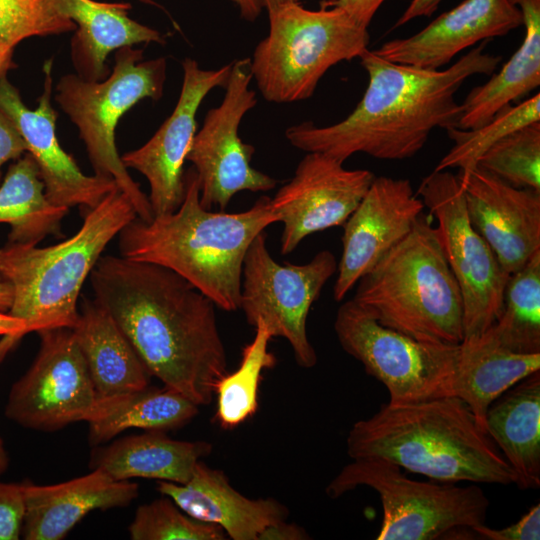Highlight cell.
<instances>
[{
	"label": "cell",
	"instance_id": "5b68a950",
	"mask_svg": "<svg viewBox=\"0 0 540 540\" xmlns=\"http://www.w3.org/2000/svg\"><path fill=\"white\" fill-rule=\"evenodd\" d=\"M81 227L51 246L8 243L0 248V279L13 292L9 313L24 320L26 333L73 328L84 282L107 245L137 217L118 187L95 207L84 208Z\"/></svg>",
	"mask_w": 540,
	"mask_h": 540
},
{
	"label": "cell",
	"instance_id": "bcb514c9",
	"mask_svg": "<svg viewBox=\"0 0 540 540\" xmlns=\"http://www.w3.org/2000/svg\"><path fill=\"white\" fill-rule=\"evenodd\" d=\"M13 292L11 285L0 279V311L8 312L11 308Z\"/></svg>",
	"mask_w": 540,
	"mask_h": 540
},
{
	"label": "cell",
	"instance_id": "cb8c5ba5",
	"mask_svg": "<svg viewBox=\"0 0 540 540\" xmlns=\"http://www.w3.org/2000/svg\"><path fill=\"white\" fill-rule=\"evenodd\" d=\"M485 430L513 470L518 488H539V371L519 381L489 406Z\"/></svg>",
	"mask_w": 540,
	"mask_h": 540
},
{
	"label": "cell",
	"instance_id": "d4e9b609",
	"mask_svg": "<svg viewBox=\"0 0 540 540\" xmlns=\"http://www.w3.org/2000/svg\"><path fill=\"white\" fill-rule=\"evenodd\" d=\"M211 451L212 445L206 441L176 440L163 431H144L96 450L90 466L114 480L144 478L183 484Z\"/></svg>",
	"mask_w": 540,
	"mask_h": 540
},
{
	"label": "cell",
	"instance_id": "836d02e7",
	"mask_svg": "<svg viewBox=\"0 0 540 540\" xmlns=\"http://www.w3.org/2000/svg\"><path fill=\"white\" fill-rule=\"evenodd\" d=\"M476 167L513 187L540 191V121L495 142Z\"/></svg>",
	"mask_w": 540,
	"mask_h": 540
},
{
	"label": "cell",
	"instance_id": "277c9868",
	"mask_svg": "<svg viewBox=\"0 0 540 540\" xmlns=\"http://www.w3.org/2000/svg\"><path fill=\"white\" fill-rule=\"evenodd\" d=\"M352 459L380 458L430 479L508 485L516 477L500 450L456 396L384 404L353 424Z\"/></svg>",
	"mask_w": 540,
	"mask_h": 540
},
{
	"label": "cell",
	"instance_id": "8fae6325",
	"mask_svg": "<svg viewBox=\"0 0 540 540\" xmlns=\"http://www.w3.org/2000/svg\"><path fill=\"white\" fill-rule=\"evenodd\" d=\"M417 195L437 220L436 232L460 289L463 340L477 338L499 317L509 275L471 224L455 174L433 170L422 180Z\"/></svg>",
	"mask_w": 540,
	"mask_h": 540
},
{
	"label": "cell",
	"instance_id": "74e56055",
	"mask_svg": "<svg viewBox=\"0 0 540 540\" xmlns=\"http://www.w3.org/2000/svg\"><path fill=\"white\" fill-rule=\"evenodd\" d=\"M478 538L488 540H539L540 539V505L532 506L517 522L501 528L493 529L485 524L474 527Z\"/></svg>",
	"mask_w": 540,
	"mask_h": 540
},
{
	"label": "cell",
	"instance_id": "ffe728a7",
	"mask_svg": "<svg viewBox=\"0 0 540 540\" xmlns=\"http://www.w3.org/2000/svg\"><path fill=\"white\" fill-rule=\"evenodd\" d=\"M520 26L521 11L511 0H464L416 34L390 40L373 51L391 62L437 70L459 52Z\"/></svg>",
	"mask_w": 540,
	"mask_h": 540
},
{
	"label": "cell",
	"instance_id": "ab89813d",
	"mask_svg": "<svg viewBox=\"0 0 540 540\" xmlns=\"http://www.w3.org/2000/svg\"><path fill=\"white\" fill-rule=\"evenodd\" d=\"M385 0H325L321 6L337 7L359 25L368 28L373 16Z\"/></svg>",
	"mask_w": 540,
	"mask_h": 540
},
{
	"label": "cell",
	"instance_id": "ba28073f",
	"mask_svg": "<svg viewBox=\"0 0 540 540\" xmlns=\"http://www.w3.org/2000/svg\"><path fill=\"white\" fill-rule=\"evenodd\" d=\"M165 58L143 59L142 49L115 51L111 74L102 81H87L66 74L56 85L55 101L78 128L96 175L112 178L131 201L137 217L150 221L154 214L148 196L122 162L115 142L119 119L136 103L159 100L166 80Z\"/></svg>",
	"mask_w": 540,
	"mask_h": 540
},
{
	"label": "cell",
	"instance_id": "5bb4252c",
	"mask_svg": "<svg viewBox=\"0 0 540 540\" xmlns=\"http://www.w3.org/2000/svg\"><path fill=\"white\" fill-rule=\"evenodd\" d=\"M37 333L39 351L12 385L5 416L24 428L42 432L85 422L97 395L72 328Z\"/></svg>",
	"mask_w": 540,
	"mask_h": 540
},
{
	"label": "cell",
	"instance_id": "4fadbf2b",
	"mask_svg": "<svg viewBox=\"0 0 540 540\" xmlns=\"http://www.w3.org/2000/svg\"><path fill=\"white\" fill-rule=\"evenodd\" d=\"M231 63L223 100L205 115L186 157L197 175L200 204L207 210L217 206L223 211L238 192L269 191L277 184L251 166L255 148L239 136L243 117L257 104L250 88V58Z\"/></svg>",
	"mask_w": 540,
	"mask_h": 540
},
{
	"label": "cell",
	"instance_id": "4316f807",
	"mask_svg": "<svg viewBox=\"0 0 540 540\" xmlns=\"http://www.w3.org/2000/svg\"><path fill=\"white\" fill-rule=\"evenodd\" d=\"M537 371H540V353L511 352L500 346L487 330L481 336L465 339L457 345L452 396L460 398L469 407L485 430L489 406L505 391Z\"/></svg>",
	"mask_w": 540,
	"mask_h": 540
},
{
	"label": "cell",
	"instance_id": "ac0fdd59",
	"mask_svg": "<svg viewBox=\"0 0 540 540\" xmlns=\"http://www.w3.org/2000/svg\"><path fill=\"white\" fill-rule=\"evenodd\" d=\"M424 204L410 180L375 177L349 216L342 236V255L333 288L341 301L414 227Z\"/></svg>",
	"mask_w": 540,
	"mask_h": 540
},
{
	"label": "cell",
	"instance_id": "83f0119b",
	"mask_svg": "<svg viewBox=\"0 0 540 540\" xmlns=\"http://www.w3.org/2000/svg\"><path fill=\"white\" fill-rule=\"evenodd\" d=\"M522 14V44L483 85L473 88L461 104L457 128L470 130L540 85V0H511Z\"/></svg>",
	"mask_w": 540,
	"mask_h": 540
},
{
	"label": "cell",
	"instance_id": "60d3db41",
	"mask_svg": "<svg viewBox=\"0 0 540 540\" xmlns=\"http://www.w3.org/2000/svg\"><path fill=\"white\" fill-rule=\"evenodd\" d=\"M26 323L24 320L0 311V362L6 354L26 335Z\"/></svg>",
	"mask_w": 540,
	"mask_h": 540
},
{
	"label": "cell",
	"instance_id": "3957f363",
	"mask_svg": "<svg viewBox=\"0 0 540 540\" xmlns=\"http://www.w3.org/2000/svg\"><path fill=\"white\" fill-rule=\"evenodd\" d=\"M276 222L279 216L268 196L239 213L205 209L191 167L185 171V194L178 209L148 222L133 219L118 234L119 252L176 272L216 307L232 312L240 308L246 251L258 234Z\"/></svg>",
	"mask_w": 540,
	"mask_h": 540
},
{
	"label": "cell",
	"instance_id": "f1b7e54d",
	"mask_svg": "<svg viewBox=\"0 0 540 540\" xmlns=\"http://www.w3.org/2000/svg\"><path fill=\"white\" fill-rule=\"evenodd\" d=\"M199 413V406L167 387L149 385L107 397H97L87 419L93 445L111 441L131 428L163 431L179 428Z\"/></svg>",
	"mask_w": 540,
	"mask_h": 540
},
{
	"label": "cell",
	"instance_id": "b9f144b4",
	"mask_svg": "<svg viewBox=\"0 0 540 540\" xmlns=\"http://www.w3.org/2000/svg\"><path fill=\"white\" fill-rule=\"evenodd\" d=\"M443 0H412L403 14L393 26L398 28L411 20L423 16H431L439 7Z\"/></svg>",
	"mask_w": 540,
	"mask_h": 540
},
{
	"label": "cell",
	"instance_id": "52a82bcc",
	"mask_svg": "<svg viewBox=\"0 0 540 540\" xmlns=\"http://www.w3.org/2000/svg\"><path fill=\"white\" fill-rule=\"evenodd\" d=\"M268 18V34L250 59L252 78L268 102L310 98L331 67L368 49V28L337 7L288 3L268 11Z\"/></svg>",
	"mask_w": 540,
	"mask_h": 540
},
{
	"label": "cell",
	"instance_id": "f6af8a7d",
	"mask_svg": "<svg viewBox=\"0 0 540 540\" xmlns=\"http://www.w3.org/2000/svg\"><path fill=\"white\" fill-rule=\"evenodd\" d=\"M13 53L14 47L0 43V79L5 77L10 69L16 67Z\"/></svg>",
	"mask_w": 540,
	"mask_h": 540
},
{
	"label": "cell",
	"instance_id": "f546056e",
	"mask_svg": "<svg viewBox=\"0 0 540 540\" xmlns=\"http://www.w3.org/2000/svg\"><path fill=\"white\" fill-rule=\"evenodd\" d=\"M69 208L52 204L38 166L26 152L15 160L0 184V223L10 227L8 243L38 245L48 235L61 233Z\"/></svg>",
	"mask_w": 540,
	"mask_h": 540
},
{
	"label": "cell",
	"instance_id": "7dc6e473",
	"mask_svg": "<svg viewBox=\"0 0 540 540\" xmlns=\"http://www.w3.org/2000/svg\"><path fill=\"white\" fill-rule=\"evenodd\" d=\"M9 466V455L3 439L0 436V477L7 471Z\"/></svg>",
	"mask_w": 540,
	"mask_h": 540
},
{
	"label": "cell",
	"instance_id": "4dcf8cb0",
	"mask_svg": "<svg viewBox=\"0 0 540 540\" xmlns=\"http://www.w3.org/2000/svg\"><path fill=\"white\" fill-rule=\"evenodd\" d=\"M488 332L511 352L540 353V250L509 275L501 312Z\"/></svg>",
	"mask_w": 540,
	"mask_h": 540
},
{
	"label": "cell",
	"instance_id": "7bdbcfd3",
	"mask_svg": "<svg viewBox=\"0 0 540 540\" xmlns=\"http://www.w3.org/2000/svg\"><path fill=\"white\" fill-rule=\"evenodd\" d=\"M305 531L295 526L282 521L276 525L269 527L261 536L260 539H308Z\"/></svg>",
	"mask_w": 540,
	"mask_h": 540
},
{
	"label": "cell",
	"instance_id": "2e32d148",
	"mask_svg": "<svg viewBox=\"0 0 540 540\" xmlns=\"http://www.w3.org/2000/svg\"><path fill=\"white\" fill-rule=\"evenodd\" d=\"M374 178L369 170H349L329 155L307 152L292 179L271 198L283 224L281 254L294 251L308 235L343 226Z\"/></svg>",
	"mask_w": 540,
	"mask_h": 540
},
{
	"label": "cell",
	"instance_id": "7402d4cb",
	"mask_svg": "<svg viewBox=\"0 0 540 540\" xmlns=\"http://www.w3.org/2000/svg\"><path fill=\"white\" fill-rule=\"evenodd\" d=\"M26 540H61L95 510L125 507L139 494L131 480H114L100 469L51 485L22 484Z\"/></svg>",
	"mask_w": 540,
	"mask_h": 540
},
{
	"label": "cell",
	"instance_id": "484cf974",
	"mask_svg": "<svg viewBox=\"0 0 540 540\" xmlns=\"http://www.w3.org/2000/svg\"><path fill=\"white\" fill-rule=\"evenodd\" d=\"M97 397L149 385L150 373L111 315L95 300L81 302L72 328Z\"/></svg>",
	"mask_w": 540,
	"mask_h": 540
},
{
	"label": "cell",
	"instance_id": "d6a6232c",
	"mask_svg": "<svg viewBox=\"0 0 540 540\" xmlns=\"http://www.w3.org/2000/svg\"><path fill=\"white\" fill-rule=\"evenodd\" d=\"M540 121V94L498 111L486 124L470 130L451 128L447 134L454 145L440 160L434 170L452 168L470 169L476 166L480 156L495 142L508 134Z\"/></svg>",
	"mask_w": 540,
	"mask_h": 540
},
{
	"label": "cell",
	"instance_id": "f35d334b",
	"mask_svg": "<svg viewBox=\"0 0 540 540\" xmlns=\"http://www.w3.org/2000/svg\"><path fill=\"white\" fill-rule=\"evenodd\" d=\"M26 152L27 145L18 129L8 115L0 109V184L2 166L11 160H17Z\"/></svg>",
	"mask_w": 540,
	"mask_h": 540
},
{
	"label": "cell",
	"instance_id": "c3c4849f",
	"mask_svg": "<svg viewBox=\"0 0 540 540\" xmlns=\"http://www.w3.org/2000/svg\"><path fill=\"white\" fill-rule=\"evenodd\" d=\"M263 4V8H266L267 12L277 8L281 5L288 4V3H299L300 0H261Z\"/></svg>",
	"mask_w": 540,
	"mask_h": 540
},
{
	"label": "cell",
	"instance_id": "d6986e66",
	"mask_svg": "<svg viewBox=\"0 0 540 540\" xmlns=\"http://www.w3.org/2000/svg\"><path fill=\"white\" fill-rule=\"evenodd\" d=\"M456 176L471 224L502 269L516 272L540 250V191L513 187L476 166Z\"/></svg>",
	"mask_w": 540,
	"mask_h": 540
},
{
	"label": "cell",
	"instance_id": "e0dca14e",
	"mask_svg": "<svg viewBox=\"0 0 540 540\" xmlns=\"http://www.w3.org/2000/svg\"><path fill=\"white\" fill-rule=\"evenodd\" d=\"M53 60L43 66V92L35 109L28 108L5 77L0 79V109L12 120L35 160L48 200L59 207H95L117 187L112 178L85 175L56 137L57 113L52 106Z\"/></svg>",
	"mask_w": 540,
	"mask_h": 540
},
{
	"label": "cell",
	"instance_id": "9c48e42d",
	"mask_svg": "<svg viewBox=\"0 0 540 540\" xmlns=\"http://www.w3.org/2000/svg\"><path fill=\"white\" fill-rule=\"evenodd\" d=\"M359 486L379 495L383 518L378 540H435L475 535L485 524L490 501L476 485L435 484L408 478L380 458H358L345 465L326 487L338 498Z\"/></svg>",
	"mask_w": 540,
	"mask_h": 540
},
{
	"label": "cell",
	"instance_id": "9a60e30c",
	"mask_svg": "<svg viewBox=\"0 0 540 540\" xmlns=\"http://www.w3.org/2000/svg\"><path fill=\"white\" fill-rule=\"evenodd\" d=\"M231 65L206 70L196 60L185 58L182 87L173 112L144 145L121 156L127 169L132 168L147 179L154 216L172 213L182 203L184 163L197 132V111L212 89L225 87Z\"/></svg>",
	"mask_w": 540,
	"mask_h": 540
},
{
	"label": "cell",
	"instance_id": "8992f818",
	"mask_svg": "<svg viewBox=\"0 0 540 540\" xmlns=\"http://www.w3.org/2000/svg\"><path fill=\"white\" fill-rule=\"evenodd\" d=\"M357 284L353 300L382 325L425 343L463 341L460 289L423 215Z\"/></svg>",
	"mask_w": 540,
	"mask_h": 540
},
{
	"label": "cell",
	"instance_id": "7c38bea8",
	"mask_svg": "<svg viewBox=\"0 0 540 540\" xmlns=\"http://www.w3.org/2000/svg\"><path fill=\"white\" fill-rule=\"evenodd\" d=\"M265 231L248 247L242 268L240 308L248 324L262 321L272 338L286 339L297 364L312 368L317 363L306 321L312 304L338 263L329 250L318 252L305 264H279L271 256Z\"/></svg>",
	"mask_w": 540,
	"mask_h": 540
},
{
	"label": "cell",
	"instance_id": "ee69618b",
	"mask_svg": "<svg viewBox=\"0 0 540 540\" xmlns=\"http://www.w3.org/2000/svg\"><path fill=\"white\" fill-rule=\"evenodd\" d=\"M144 4L156 5L153 0H139ZM239 9L240 15L247 21H255L259 16L263 4L261 0H230Z\"/></svg>",
	"mask_w": 540,
	"mask_h": 540
},
{
	"label": "cell",
	"instance_id": "44dd1931",
	"mask_svg": "<svg viewBox=\"0 0 540 540\" xmlns=\"http://www.w3.org/2000/svg\"><path fill=\"white\" fill-rule=\"evenodd\" d=\"M156 488L188 516L219 526L233 540H259L288 516L286 506L276 499L244 496L223 471L201 460L186 483L157 481Z\"/></svg>",
	"mask_w": 540,
	"mask_h": 540
},
{
	"label": "cell",
	"instance_id": "603a6c76",
	"mask_svg": "<svg viewBox=\"0 0 540 540\" xmlns=\"http://www.w3.org/2000/svg\"><path fill=\"white\" fill-rule=\"evenodd\" d=\"M58 15L72 20L76 31L71 39V60L76 74L87 81L109 76L105 64L112 51L152 42L165 44L164 36L128 16L130 3L95 0H48Z\"/></svg>",
	"mask_w": 540,
	"mask_h": 540
},
{
	"label": "cell",
	"instance_id": "6da1fadb",
	"mask_svg": "<svg viewBox=\"0 0 540 540\" xmlns=\"http://www.w3.org/2000/svg\"><path fill=\"white\" fill-rule=\"evenodd\" d=\"M89 279L150 375L209 404L228 373L214 302L176 272L120 255H102Z\"/></svg>",
	"mask_w": 540,
	"mask_h": 540
},
{
	"label": "cell",
	"instance_id": "1f68e13d",
	"mask_svg": "<svg viewBox=\"0 0 540 540\" xmlns=\"http://www.w3.org/2000/svg\"><path fill=\"white\" fill-rule=\"evenodd\" d=\"M253 340L244 347L239 367L217 384L215 419L224 429H232L253 416L258 408V386L265 369L276 364L268 350L272 336L262 321L254 325Z\"/></svg>",
	"mask_w": 540,
	"mask_h": 540
},
{
	"label": "cell",
	"instance_id": "30bf717a",
	"mask_svg": "<svg viewBox=\"0 0 540 540\" xmlns=\"http://www.w3.org/2000/svg\"><path fill=\"white\" fill-rule=\"evenodd\" d=\"M334 330L343 350L386 387L388 403L452 396L458 344L417 341L382 325L353 299L338 308Z\"/></svg>",
	"mask_w": 540,
	"mask_h": 540
},
{
	"label": "cell",
	"instance_id": "d590c367",
	"mask_svg": "<svg viewBox=\"0 0 540 540\" xmlns=\"http://www.w3.org/2000/svg\"><path fill=\"white\" fill-rule=\"evenodd\" d=\"M75 23L56 14L48 0H0V43L15 47L24 39L74 31Z\"/></svg>",
	"mask_w": 540,
	"mask_h": 540
},
{
	"label": "cell",
	"instance_id": "7a4b0ae2",
	"mask_svg": "<svg viewBox=\"0 0 540 540\" xmlns=\"http://www.w3.org/2000/svg\"><path fill=\"white\" fill-rule=\"evenodd\" d=\"M483 41L446 69H423L381 58L366 49L360 63L368 85L354 110L328 126L303 122L285 136L296 148L345 162L356 153L381 160L415 156L436 128H457L461 104L455 95L470 77L491 75L500 56L484 52Z\"/></svg>",
	"mask_w": 540,
	"mask_h": 540
},
{
	"label": "cell",
	"instance_id": "e575fe53",
	"mask_svg": "<svg viewBox=\"0 0 540 540\" xmlns=\"http://www.w3.org/2000/svg\"><path fill=\"white\" fill-rule=\"evenodd\" d=\"M128 532L132 540H224L227 536L219 526L188 516L164 495L136 509Z\"/></svg>",
	"mask_w": 540,
	"mask_h": 540
},
{
	"label": "cell",
	"instance_id": "8d00e7d4",
	"mask_svg": "<svg viewBox=\"0 0 540 540\" xmlns=\"http://www.w3.org/2000/svg\"><path fill=\"white\" fill-rule=\"evenodd\" d=\"M24 515L22 484L0 481V540H17L21 537Z\"/></svg>",
	"mask_w": 540,
	"mask_h": 540
}]
</instances>
